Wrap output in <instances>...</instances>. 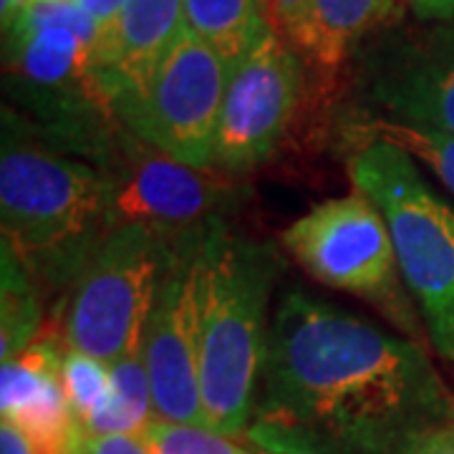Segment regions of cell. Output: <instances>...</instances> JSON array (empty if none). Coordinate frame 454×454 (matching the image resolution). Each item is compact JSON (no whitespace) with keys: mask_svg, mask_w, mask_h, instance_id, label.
<instances>
[{"mask_svg":"<svg viewBox=\"0 0 454 454\" xmlns=\"http://www.w3.org/2000/svg\"><path fill=\"white\" fill-rule=\"evenodd\" d=\"M184 26L197 33L230 68L270 33L265 0H182Z\"/></svg>","mask_w":454,"mask_h":454,"instance_id":"cell-15","label":"cell"},{"mask_svg":"<svg viewBox=\"0 0 454 454\" xmlns=\"http://www.w3.org/2000/svg\"><path fill=\"white\" fill-rule=\"evenodd\" d=\"M450 424L454 396L419 343L283 293L247 442L270 454H406Z\"/></svg>","mask_w":454,"mask_h":454,"instance_id":"cell-1","label":"cell"},{"mask_svg":"<svg viewBox=\"0 0 454 454\" xmlns=\"http://www.w3.org/2000/svg\"><path fill=\"white\" fill-rule=\"evenodd\" d=\"M31 0H3V26L8 28Z\"/></svg>","mask_w":454,"mask_h":454,"instance_id":"cell-27","label":"cell"},{"mask_svg":"<svg viewBox=\"0 0 454 454\" xmlns=\"http://www.w3.org/2000/svg\"><path fill=\"white\" fill-rule=\"evenodd\" d=\"M306 98L303 56L273 31L230 74L212 167L227 175L268 162L293 129Z\"/></svg>","mask_w":454,"mask_h":454,"instance_id":"cell-9","label":"cell"},{"mask_svg":"<svg viewBox=\"0 0 454 454\" xmlns=\"http://www.w3.org/2000/svg\"><path fill=\"white\" fill-rule=\"evenodd\" d=\"M112 389L106 402L94 411V417L83 424L86 437L106 434H137L145 437L149 427L157 422L152 384L142 351L119 358L109 366Z\"/></svg>","mask_w":454,"mask_h":454,"instance_id":"cell-16","label":"cell"},{"mask_svg":"<svg viewBox=\"0 0 454 454\" xmlns=\"http://www.w3.org/2000/svg\"><path fill=\"white\" fill-rule=\"evenodd\" d=\"M406 454H454V424L419 439Z\"/></svg>","mask_w":454,"mask_h":454,"instance_id":"cell-24","label":"cell"},{"mask_svg":"<svg viewBox=\"0 0 454 454\" xmlns=\"http://www.w3.org/2000/svg\"><path fill=\"white\" fill-rule=\"evenodd\" d=\"M0 454H35L28 437L18 429L16 424L3 422L0 427Z\"/></svg>","mask_w":454,"mask_h":454,"instance_id":"cell-25","label":"cell"},{"mask_svg":"<svg viewBox=\"0 0 454 454\" xmlns=\"http://www.w3.org/2000/svg\"><path fill=\"white\" fill-rule=\"evenodd\" d=\"M83 454H152L145 437L137 434H106L83 439Z\"/></svg>","mask_w":454,"mask_h":454,"instance_id":"cell-22","label":"cell"},{"mask_svg":"<svg viewBox=\"0 0 454 454\" xmlns=\"http://www.w3.org/2000/svg\"><path fill=\"white\" fill-rule=\"evenodd\" d=\"M348 177L387 217L402 280L419 303L439 356L454 366V205L389 142H358Z\"/></svg>","mask_w":454,"mask_h":454,"instance_id":"cell-4","label":"cell"},{"mask_svg":"<svg viewBox=\"0 0 454 454\" xmlns=\"http://www.w3.org/2000/svg\"><path fill=\"white\" fill-rule=\"evenodd\" d=\"M0 356L13 358L28 348L41 328L38 283L18 255L3 245V286H0Z\"/></svg>","mask_w":454,"mask_h":454,"instance_id":"cell-18","label":"cell"},{"mask_svg":"<svg viewBox=\"0 0 454 454\" xmlns=\"http://www.w3.org/2000/svg\"><path fill=\"white\" fill-rule=\"evenodd\" d=\"M0 227L41 286L68 288L114 227L106 172L5 112L0 152Z\"/></svg>","mask_w":454,"mask_h":454,"instance_id":"cell-2","label":"cell"},{"mask_svg":"<svg viewBox=\"0 0 454 454\" xmlns=\"http://www.w3.org/2000/svg\"><path fill=\"white\" fill-rule=\"evenodd\" d=\"M364 86L384 119L454 134V33L391 41L369 59Z\"/></svg>","mask_w":454,"mask_h":454,"instance_id":"cell-11","label":"cell"},{"mask_svg":"<svg viewBox=\"0 0 454 454\" xmlns=\"http://www.w3.org/2000/svg\"><path fill=\"white\" fill-rule=\"evenodd\" d=\"M177 240L142 225H114L66 288L59 321L66 346L109 366L142 351Z\"/></svg>","mask_w":454,"mask_h":454,"instance_id":"cell-5","label":"cell"},{"mask_svg":"<svg viewBox=\"0 0 454 454\" xmlns=\"http://www.w3.org/2000/svg\"><path fill=\"white\" fill-rule=\"evenodd\" d=\"M391 0H310L293 46L325 74H336L351 46L387 13Z\"/></svg>","mask_w":454,"mask_h":454,"instance_id":"cell-14","label":"cell"},{"mask_svg":"<svg viewBox=\"0 0 454 454\" xmlns=\"http://www.w3.org/2000/svg\"><path fill=\"white\" fill-rule=\"evenodd\" d=\"M76 3H79V0H76Z\"/></svg>","mask_w":454,"mask_h":454,"instance_id":"cell-28","label":"cell"},{"mask_svg":"<svg viewBox=\"0 0 454 454\" xmlns=\"http://www.w3.org/2000/svg\"><path fill=\"white\" fill-rule=\"evenodd\" d=\"M230 68L187 26L145 94L114 109L121 129L177 162L212 167Z\"/></svg>","mask_w":454,"mask_h":454,"instance_id":"cell-7","label":"cell"},{"mask_svg":"<svg viewBox=\"0 0 454 454\" xmlns=\"http://www.w3.org/2000/svg\"><path fill=\"white\" fill-rule=\"evenodd\" d=\"M79 3H82V8L97 26V41L112 31L116 18L124 8V0H79Z\"/></svg>","mask_w":454,"mask_h":454,"instance_id":"cell-23","label":"cell"},{"mask_svg":"<svg viewBox=\"0 0 454 454\" xmlns=\"http://www.w3.org/2000/svg\"><path fill=\"white\" fill-rule=\"evenodd\" d=\"M411 11L424 20L450 18L454 13V0H409Z\"/></svg>","mask_w":454,"mask_h":454,"instance_id":"cell-26","label":"cell"},{"mask_svg":"<svg viewBox=\"0 0 454 454\" xmlns=\"http://www.w3.org/2000/svg\"><path fill=\"white\" fill-rule=\"evenodd\" d=\"M346 134L358 142H389L399 146L411 160L429 167L437 179L454 195V134L427 127H414L404 121H394L384 116H366L361 121H354Z\"/></svg>","mask_w":454,"mask_h":454,"instance_id":"cell-17","label":"cell"},{"mask_svg":"<svg viewBox=\"0 0 454 454\" xmlns=\"http://www.w3.org/2000/svg\"><path fill=\"white\" fill-rule=\"evenodd\" d=\"M265 5H268V20L273 31L293 43V38L298 35L303 20L309 16L310 0H265Z\"/></svg>","mask_w":454,"mask_h":454,"instance_id":"cell-21","label":"cell"},{"mask_svg":"<svg viewBox=\"0 0 454 454\" xmlns=\"http://www.w3.org/2000/svg\"><path fill=\"white\" fill-rule=\"evenodd\" d=\"M61 376H64V391L71 411L83 427L109 396V389H112L109 364L68 348L64 354Z\"/></svg>","mask_w":454,"mask_h":454,"instance_id":"cell-19","label":"cell"},{"mask_svg":"<svg viewBox=\"0 0 454 454\" xmlns=\"http://www.w3.org/2000/svg\"><path fill=\"white\" fill-rule=\"evenodd\" d=\"M207 232L179 238L146 321L142 356L157 422L207 427L200 389V286Z\"/></svg>","mask_w":454,"mask_h":454,"instance_id":"cell-10","label":"cell"},{"mask_svg":"<svg viewBox=\"0 0 454 454\" xmlns=\"http://www.w3.org/2000/svg\"><path fill=\"white\" fill-rule=\"evenodd\" d=\"M152 454H253L207 427L154 422L145 434Z\"/></svg>","mask_w":454,"mask_h":454,"instance_id":"cell-20","label":"cell"},{"mask_svg":"<svg viewBox=\"0 0 454 454\" xmlns=\"http://www.w3.org/2000/svg\"><path fill=\"white\" fill-rule=\"evenodd\" d=\"M283 260L270 243L230 235L223 223L202 245L200 389L207 427L245 437L253 422L265 356L268 309Z\"/></svg>","mask_w":454,"mask_h":454,"instance_id":"cell-3","label":"cell"},{"mask_svg":"<svg viewBox=\"0 0 454 454\" xmlns=\"http://www.w3.org/2000/svg\"><path fill=\"white\" fill-rule=\"evenodd\" d=\"M64 354L56 340L35 339L0 372L3 422L16 424L35 454H83V427L64 391Z\"/></svg>","mask_w":454,"mask_h":454,"instance_id":"cell-12","label":"cell"},{"mask_svg":"<svg viewBox=\"0 0 454 454\" xmlns=\"http://www.w3.org/2000/svg\"><path fill=\"white\" fill-rule=\"evenodd\" d=\"M112 184L114 225H142L164 238H184L223 223L243 190L223 169L177 162L119 129L101 162Z\"/></svg>","mask_w":454,"mask_h":454,"instance_id":"cell-8","label":"cell"},{"mask_svg":"<svg viewBox=\"0 0 454 454\" xmlns=\"http://www.w3.org/2000/svg\"><path fill=\"white\" fill-rule=\"evenodd\" d=\"M182 31V0H124L114 28L98 38L91 53L98 94L112 116L116 106L149 89Z\"/></svg>","mask_w":454,"mask_h":454,"instance_id":"cell-13","label":"cell"},{"mask_svg":"<svg viewBox=\"0 0 454 454\" xmlns=\"http://www.w3.org/2000/svg\"><path fill=\"white\" fill-rule=\"evenodd\" d=\"M283 245L310 278L328 288L369 298L406 324V298L387 217L361 192L333 197L301 215Z\"/></svg>","mask_w":454,"mask_h":454,"instance_id":"cell-6","label":"cell"}]
</instances>
